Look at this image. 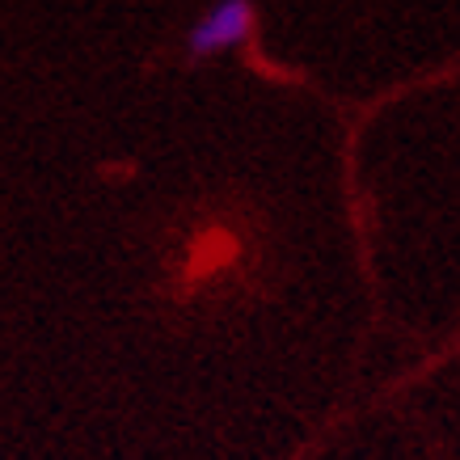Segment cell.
<instances>
[{"instance_id": "cell-1", "label": "cell", "mask_w": 460, "mask_h": 460, "mask_svg": "<svg viewBox=\"0 0 460 460\" xmlns=\"http://www.w3.org/2000/svg\"><path fill=\"white\" fill-rule=\"evenodd\" d=\"M253 17H258L253 0H211L208 9L195 17V26L186 30V56L208 59L245 42L253 34Z\"/></svg>"}]
</instances>
